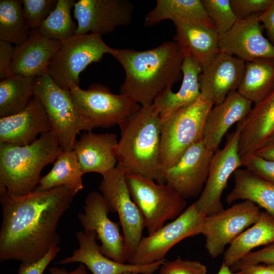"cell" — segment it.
<instances>
[{
  "mask_svg": "<svg viewBox=\"0 0 274 274\" xmlns=\"http://www.w3.org/2000/svg\"><path fill=\"white\" fill-rule=\"evenodd\" d=\"M83 175L74 150H63L50 172L42 177L36 188L44 191L65 187L75 195L84 187Z\"/></svg>",
  "mask_w": 274,
  "mask_h": 274,
  "instance_id": "cell-31",
  "label": "cell"
},
{
  "mask_svg": "<svg viewBox=\"0 0 274 274\" xmlns=\"http://www.w3.org/2000/svg\"><path fill=\"white\" fill-rule=\"evenodd\" d=\"M166 20L215 27L201 0H157L154 8L145 16L144 25L151 27Z\"/></svg>",
  "mask_w": 274,
  "mask_h": 274,
  "instance_id": "cell-27",
  "label": "cell"
},
{
  "mask_svg": "<svg viewBox=\"0 0 274 274\" xmlns=\"http://www.w3.org/2000/svg\"><path fill=\"white\" fill-rule=\"evenodd\" d=\"M34 91L44 107L51 131L63 150H73L80 131L95 128L75 105L70 91L57 85L48 72L35 78Z\"/></svg>",
  "mask_w": 274,
  "mask_h": 274,
  "instance_id": "cell-6",
  "label": "cell"
},
{
  "mask_svg": "<svg viewBox=\"0 0 274 274\" xmlns=\"http://www.w3.org/2000/svg\"><path fill=\"white\" fill-rule=\"evenodd\" d=\"M76 34L108 35L132 21L133 3L129 0H79L74 5Z\"/></svg>",
  "mask_w": 274,
  "mask_h": 274,
  "instance_id": "cell-14",
  "label": "cell"
},
{
  "mask_svg": "<svg viewBox=\"0 0 274 274\" xmlns=\"http://www.w3.org/2000/svg\"><path fill=\"white\" fill-rule=\"evenodd\" d=\"M124 274H139V273H133V272H127L124 273Z\"/></svg>",
  "mask_w": 274,
  "mask_h": 274,
  "instance_id": "cell-48",
  "label": "cell"
},
{
  "mask_svg": "<svg viewBox=\"0 0 274 274\" xmlns=\"http://www.w3.org/2000/svg\"><path fill=\"white\" fill-rule=\"evenodd\" d=\"M258 14L238 19L229 30L219 35L220 50L246 62L274 59V46L263 36Z\"/></svg>",
  "mask_w": 274,
  "mask_h": 274,
  "instance_id": "cell-17",
  "label": "cell"
},
{
  "mask_svg": "<svg viewBox=\"0 0 274 274\" xmlns=\"http://www.w3.org/2000/svg\"><path fill=\"white\" fill-rule=\"evenodd\" d=\"M213 105L200 95L194 103L161 118L160 161L163 173L192 145L202 140L204 124Z\"/></svg>",
  "mask_w": 274,
  "mask_h": 274,
  "instance_id": "cell-5",
  "label": "cell"
},
{
  "mask_svg": "<svg viewBox=\"0 0 274 274\" xmlns=\"http://www.w3.org/2000/svg\"><path fill=\"white\" fill-rule=\"evenodd\" d=\"M127 170L120 164L102 177L99 185L110 212H116L123 231L127 260L131 262L145 227L143 215L130 195L126 179Z\"/></svg>",
  "mask_w": 274,
  "mask_h": 274,
  "instance_id": "cell-9",
  "label": "cell"
},
{
  "mask_svg": "<svg viewBox=\"0 0 274 274\" xmlns=\"http://www.w3.org/2000/svg\"><path fill=\"white\" fill-rule=\"evenodd\" d=\"M214 152L202 140L190 147L178 161L163 173L165 183L185 199L201 193Z\"/></svg>",
  "mask_w": 274,
  "mask_h": 274,
  "instance_id": "cell-15",
  "label": "cell"
},
{
  "mask_svg": "<svg viewBox=\"0 0 274 274\" xmlns=\"http://www.w3.org/2000/svg\"><path fill=\"white\" fill-rule=\"evenodd\" d=\"M62 151L52 131L25 146L0 143V189L15 196L31 193L43 168L54 162Z\"/></svg>",
  "mask_w": 274,
  "mask_h": 274,
  "instance_id": "cell-4",
  "label": "cell"
},
{
  "mask_svg": "<svg viewBox=\"0 0 274 274\" xmlns=\"http://www.w3.org/2000/svg\"><path fill=\"white\" fill-rule=\"evenodd\" d=\"M15 47L8 42L0 40V79L2 80L14 75L11 66Z\"/></svg>",
  "mask_w": 274,
  "mask_h": 274,
  "instance_id": "cell-42",
  "label": "cell"
},
{
  "mask_svg": "<svg viewBox=\"0 0 274 274\" xmlns=\"http://www.w3.org/2000/svg\"><path fill=\"white\" fill-rule=\"evenodd\" d=\"M117 135L113 133H95L91 131L83 133L73 147L84 174L96 173L103 176L117 165Z\"/></svg>",
  "mask_w": 274,
  "mask_h": 274,
  "instance_id": "cell-21",
  "label": "cell"
},
{
  "mask_svg": "<svg viewBox=\"0 0 274 274\" xmlns=\"http://www.w3.org/2000/svg\"><path fill=\"white\" fill-rule=\"evenodd\" d=\"M219 35L229 30L238 20L230 6V0H201Z\"/></svg>",
  "mask_w": 274,
  "mask_h": 274,
  "instance_id": "cell-35",
  "label": "cell"
},
{
  "mask_svg": "<svg viewBox=\"0 0 274 274\" xmlns=\"http://www.w3.org/2000/svg\"><path fill=\"white\" fill-rule=\"evenodd\" d=\"M61 41L44 37L38 28L32 29L28 39L15 46L11 68L14 75L37 78L48 73L51 59L62 45Z\"/></svg>",
  "mask_w": 274,
  "mask_h": 274,
  "instance_id": "cell-23",
  "label": "cell"
},
{
  "mask_svg": "<svg viewBox=\"0 0 274 274\" xmlns=\"http://www.w3.org/2000/svg\"><path fill=\"white\" fill-rule=\"evenodd\" d=\"M239 133L237 126L235 130L228 135L224 148L218 149L213 156L204 188L195 201L198 210L206 216L224 209L222 194L231 175L242 166L238 152Z\"/></svg>",
  "mask_w": 274,
  "mask_h": 274,
  "instance_id": "cell-13",
  "label": "cell"
},
{
  "mask_svg": "<svg viewBox=\"0 0 274 274\" xmlns=\"http://www.w3.org/2000/svg\"><path fill=\"white\" fill-rule=\"evenodd\" d=\"M117 163L127 172L165 184L161 165V118L152 105L141 109L119 125Z\"/></svg>",
  "mask_w": 274,
  "mask_h": 274,
  "instance_id": "cell-3",
  "label": "cell"
},
{
  "mask_svg": "<svg viewBox=\"0 0 274 274\" xmlns=\"http://www.w3.org/2000/svg\"><path fill=\"white\" fill-rule=\"evenodd\" d=\"M60 248L58 245H53L47 254L40 260L30 263H21L18 274H43L51 261L59 252Z\"/></svg>",
  "mask_w": 274,
  "mask_h": 274,
  "instance_id": "cell-41",
  "label": "cell"
},
{
  "mask_svg": "<svg viewBox=\"0 0 274 274\" xmlns=\"http://www.w3.org/2000/svg\"><path fill=\"white\" fill-rule=\"evenodd\" d=\"M254 154L265 160L274 161V132Z\"/></svg>",
  "mask_w": 274,
  "mask_h": 274,
  "instance_id": "cell-44",
  "label": "cell"
},
{
  "mask_svg": "<svg viewBox=\"0 0 274 274\" xmlns=\"http://www.w3.org/2000/svg\"><path fill=\"white\" fill-rule=\"evenodd\" d=\"M74 0H58L56 7L38 28L50 40L62 41L75 35L77 25L72 20L71 11Z\"/></svg>",
  "mask_w": 274,
  "mask_h": 274,
  "instance_id": "cell-34",
  "label": "cell"
},
{
  "mask_svg": "<svg viewBox=\"0 0 274 274\" xmlns=\"http://www.w3.org/2000/svg\"><path fill=\"white\" fill-rule=\"evenodd\" d=\"M217 274H241V271H232L230 267L222 263Z\"/></svg>",
  "mask_w": 274,
  "mask_h": 274,
  "instance_id": "cell-47",
  "label": "cell"
},
{
  "mask_svg": "<svg viewBox=\"0 0 274 274\" xmlns=\"http://www.w3.org/2000/svg\"><path fill=\"white\" fill-rule=\"evenodd\" d=\"M233 176L234 186L226 197V202L249 200L274 218V185L246 168L237 169Z\"/></svg>",
  "mask_w": 274,
  "mask_h": 274,
  "instance_id": "cell-28",
  "label": "cell"
},
{
  "mask_svg": "<svg viewBox=\"0 0 274 274\" xmlns=\"http://www.w3.org/2000/svg\"><path fill=\"white\" fill-rule=\"evenodd\" d=\"M51 126L43 105L35 95L22 111L0 117V143L25 146L33 142L39 134L51 131Z\"/></svg>",
  "mask_w": 274,
  "mask_h": 274,
  "instance_id": "cell-20",
  "label": "cell"
},
{
  "mask_svg": "<svg viewBox=\"0 0 274 274\" xmlns=\"http://www.w3.org/2000/svg\"><path fill=\"white\" fill-rule=\"evenodd\" d=\"M246 62L220 51L199 76L201 95L213 105L223 101L232 91H237L244 75Z\"/></svg>",
  "mask_w": 274,
  "mask_h": 274,
  "instance_id": "cell-18",
  "label": "cell"
},
{
  "mask_svg": "<svg viewBox=\"0 0 274 274\" xmlns=\"http://www.w3.org/2000/svg\"><path fill=\"white\" fill-rule=\"evenodd\" d=\"M70 93L75 105L95 128L119 125L141 108L131 98L114 94L100 84H91L86 90L77 87L70 90Z\"/></svg>",
  "mask_w": 274,
  "mask_h": 274,
  "instance_id": "cell-10",
  "label": "cell"
},
{
  "mask_svg": "<svg viewBox=\"0 0 274 274\" xmlns=\"http://www.w3.org/2000/svg\"><path fill=\"white\" fill-rule=\"evenodd\" d=\"M176 42L184 57L196 60L201 68L208 64L220 51L219 33L215 27L182 22L174 23Z\"/></svg>",
  "mask_w": 274,
  "mask_h": 274,
  "instance_id": "cell-25",
  "label": "cell"
},
{
  "mask_svg": "<svg viewBox=\"0 0 274 274\" xmlns=\"http://www.w3.org/2000/svg\"><path fill=\"white\" fill-rule=\"evenodd\" d=\"M58 0H22L23 12L29 28H38L54 10Z\"/></svg>",
  "mask_w": 274,
  "mask_h": 274,
  "instance_id": "cell-36",
  "label": "cell"
},
{
  "mask_svg": "<svg viewBox=\"0 0 274 274\" xmlns=\"http://www.w3.org/2000/svg\"><path fill=\"white\" fill-rule=\"evenodd\" d=\"M242 166L255 175L274 185V161L251 154L241 158Z\"/></svg>",
  "mask_w": 274,
  "mask_h": 274,
  "instance_id": "cell-38",
  "label": "cell"
},
{
  "mask_svg": "<svg viewBox=\"0 0 274 274\" xmlns=\"http://www.w3.org/2000/svg\"><path fill=\"white\" fill-rule=\"evenodd\" d=\"M241 274H274V264H253L246 266L240 270Z\"/></svg>",
  "mask_w": 274,
  "mask_h": 274,
  "instance_id": "cell-45",
  "label": "cell"
},
{
  "mask_svg": "<svg viewBox=\"0 0 274 274\" xmlns=\"http://www.w3.org/2000/svg\"><path fill=\"white\" fill-rule=\"evenodd\" d=\"M201 66L194 59L184 57L181 67L183 81L179 90L174 92L172 88L161 92L152 105L163 118L173 111L195 102L201 95L199 76Z\"/></svg>",
  "mask_w": 274,
  "mask_h": 274,
  "instance_id": "cell-26",
  "label": "cell"
},
{
  "mask_svg": "<svg viewBox=\"0 0 274 274\" xmlns=\"http://www.w3.org/2000/svg\"><path fill=\"white\" fill-rule=\"evenodd\" d=\"M252 104L237 91H232L223 101L212 108L206 120L202 136L208 149L213 152L218 149L231 126L249 114Z\"/></svg>",
  "mask_w": 274,
  "mask_h": 274,
  "instance_id": "cell-22",
  "label": "cell"
},
{
  "mask_svg": "<svg viewBox=\"0 0 274 274\" xmlns=\"http://www.w3.org/2000/svg\"><path fill=\"white\" fill-rule=\"evenodd\" d=\"M22 1H0V40L19 46L28 39L31 29L25 17Z\"/></svg>",
  "mask_w": 274,
  "mask_h": 274,
  "instance_id": "cell-33",
  "label": "cell"
},
{
  "mask_svg": "<svg viewBox=\"0 0 274 274\" xmlns=\"http://www.w3.org/2000/svg\"><path fill=\"white\" fill-rule=\"evenodd\" d=\"M159 269V274H207V267L199 261L180 258L165 261Z\"/></svg>",
  "mask_w": 274,
  "mask_h": 274,
  "instance_id": "cell-37",
  "label": "cell"
},
{
  "mask_svg": "<svg viewBox=\"0 0 274 274\" xmlns=\"http://www.w3.org/2000/svg\"><path fill=\"white\" fill-rule=\"evenodd\" d=\"M261 212L257 205L245 200L206 216L201 234L210 256L215 258L224 253L227 245L258 221Z\"/></svg>",
  "mask_w": 274,
  "mask_h": 274,
  "instance_id": "cell-12",
  "label": "cell"
},
{
  "mask_svg": "<svg viewBox=\"0 0 274 274\" xmlns=\"http://www.w3.org/2000/svg\"><path fill=\"white\" fill-rule=\"evenodd\" d=\"M74 196L65 187L44 191L36 188L22 196L0 189V260L30 264L42 259L53 245H58L59 221Z\"/></svg>",
  "mask_w": 274,
  "mask_h": 274,
  "instance_id": "cell-1",
  "label": "cell"
},
{
  "mask_svg": "<svg viewBox=\"0 0 274 274\" xmlns=\"http://www.w3.org/2000/svg\"><path fill=\"white\" fill-rule=\"evenodd\" d=\"M62 42L50 61L48 72L57 85L70 91L79 86L80 73L105 54H110L112 49L96 33L75 34Z\"/></svg>",
  "mask_w": 274,
  "mask_h": 274,
  "instance_id": "cell-8",
  "label": "cell"
},
{
  "mask_svg": "<svg viewBox=\"0 0 274 274\" xmlns=\"http://www.w3.org/2000/svg\"><path fill=\"white\" fill-rule=\"evenodd\" d=\"M131 197L144 218L148 234L174 220L185 209L186 199L166 184H159L138 174L126 172Z\"/></svg>",
  "mask_w": 274,
  "mask_h": 274,
  "instance_id": "cell-7",
  "label": "cell"
},
{
  "mask_svg": "<svg viewBox=\"0 0 274 274\" xmlns=\"http://www.w3.org/2000/svg\"><path fill=\"white\" fill-rule=\"evenodd\" d=\"M273 0H230L237 19H243L265 10Z\"/></svg>",
  "mask_w": 274,
  "mask_h": 274,
  "instance_id": "cell-40",
  "label": "cell"
},
{
  "mask_svg": "<svg viewBox=\"0 0 274 274\" xmlns=\"http://www.w3.org/2000/svg\"><path fill=\"white\" fill-rule=\"evenodd\" d=\"M110 54L125 72L120 94L141 106L152 105L161 92L180 79L184 56L174 41L146 50L112 48Z\"/></svg>",
  "mask_w": 274,
  "mask_h": 274,
  "instance_id": "cell-2",
  "label": "cell"
},
{
  "mask_svg": "<svg viewBox=\"0 0 274 274\" xmlns=\"http://www.w3.org/2000/svg\"><path fill=\"white\" fill-rule=\"evenodd\" d=\"M260 263L274 264V242L258 251H252L230 268L235 272L246 266Z\"/></svg>",
  "mask_w": 274,
  "mask_h": 274,
  "instance_id": "cell-39",
  "label": "cell"
},
{
  "mask_svg": "<svg viewBox=\"0 0 274 274\" xmlns=\"http://www.w3.org/2000/svg\"><path fill=\"white\" fill-rule=\"evenodd\" d=\"M241 158L254 154L274 132V89L237 123Z\"/></svg>",
  "mask_w": 274,
  "mask_h": 274,
  "instance_id": "cell-24",
  "label": "cell"
},
{
  "mask_svg": "<svg viewBox=\"0 0 274 274\" xmlns=\"http://www.w3.org/2000/svg\"><path fill=\"white\" fill-rule=\"evenodd\" d=\"M79 248L75 249L71 256L65 257L58 263L60 264L79 262L83 264L92 274H124L131 272L139 274H153L159 269L165 261L145 265L122 263L104 255L96 243L94 231H79L76 233Z\"/></svg>",
  "mask_w": 274,
  "mask_h": 274,
  "instance_id": "cell-19",
  "label": "cell"
},
{
  "mask_svg": "<svg viewBox=\"0 0 274 274\" xmlns=\"http://www.w3.org/2000/svg\"><path fill=\"white\" fill-rule=\"evenodd\" d=\"M206 217L194 202L172 222L143 237L130 263L145 265L165 261L166 254L175 245L186 237L201 234Z\"/></svg>",
  "mask_w": 274,
  "mask_h": 274,
  "instance_id": "cell-11",
  "label": "cell"
},
{
  "mask_svg": "<svg viewBox=\"0 0 274 274\" xmlns=\"http://www.w3.org/2000/svg\"><path fill=\"white\" fill-rule=\"evenodd\" d=\"M274 89V59L259 58L246 62L237 91L257 105Z\"/></svg>",
  "mask_w": 274,
  "mask_h": 274,
  "instance_id": "cell-30",
  "label": "cell"
},
{
  "mask_svg": "<svg viewBox=\"0 0 274 274\" xmlns=\"http://www.w3.org/2000/svg\"><path fill=\"white\" fill-rule=\"evenodd\" d=\"M274 242V218L261 211L258 221L238 235L224 253L223 263L230 267L252 250Z\"/></svg>",
  "mask_w": 274,
  "mask_h": 274,
  "instance_id": "cell-29",
  "label": "cell"
},
{
  "mask_svg": "<svg viewBox=\"0 0 274 274\" xmlns=\"http://www.w3.org/2000/svg\"><path fill=\"white\" fill-rule=\"evenodd\" d=\"M35 78L13 75L1 80V117L16 114L27 107L35 95Z\"/></svg>",
  "mask_w": 274,
  "mask_h": 274,
  "instance_id": "cell-32",
  "label": "cell"
},
{
  "mask_svg": "<svg viewBox=\"0 0 274 274\" xmlns=\"http://www.w3.org/2000/svg\"><path fill=\"white\" fill-rule=\"evenodd\" d=\"M84 213L78 218L85 232L94 231L100 243L101 252L109 258L125 263L127 258L123 236L119 224L108 217L110 210L104 196L97 191L90 192L85 200Z\"/></svg>",
  "mask_w": 274,
  "mask_h": 274,
  "instance_id": "cell-16",
  "label": "cell"
},
{
  "mask_svg": "<svg viewBox=\"0 0 274 274\" xmlns=\"http://www.w3.org/2000/svg\"><path fill=\"white\" fill-rule=\"evenodd\" d=\"M258 17L266 30L269 41L274 46V0L265 10L259 13Z\"/></svg>",
  "mask_w": 274,
  "mask_h": 274,
  "instance_id": "cell-43",
  "label": "cell"
},
{
  "mask_svg": "<svg viewBox=\"0 0 274 274\" xmlns=\"http://www.w3.org/2000/svg\"><path fill=\"white\" fill-rule=\"evenodd\" d=\"M49 271L50 274H87L85 265L82 263H80L75 269L71 271L57 267L49 268Z\"/></svg>",
  "mask_w": 274,
  "mask_h": 274,
  "instance_id": "cell-46",
  "label": "cell"
}]
</instances>
